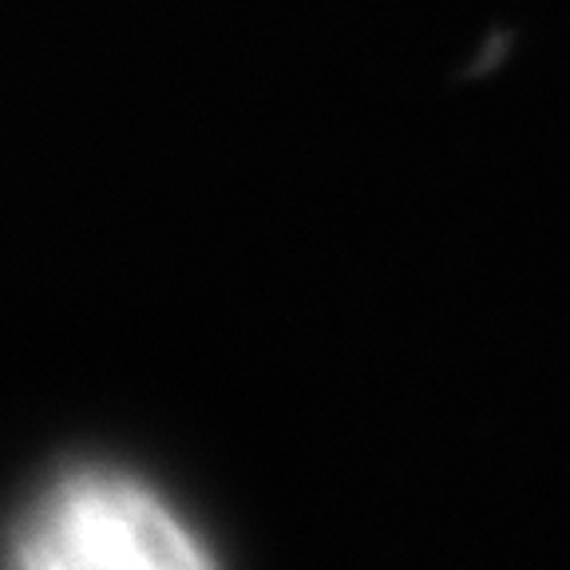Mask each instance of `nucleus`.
<instances>
[{"label": "nucleus", "instance_id": "obj_1", "mask_svg": "<svg viewBox=\"0 0 570 570\" xmlns=\"http://www.w3.org/2000/svg\"><path fill=\"white\" fill-rule=\"evenodd\" d=\"M4 570H223L210 543L147 480L104 463L63 468L28 499Z\"/></svg>", "mask_w": 570, "mask_h": 570}]
</instances>
